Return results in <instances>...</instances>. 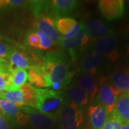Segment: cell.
Segmentation results:
<instances>
[{
  "label": "cell",
  "mask_w": 129,
  "mask_h": 129,
  "mask_svg": "<svg viewBox=\"0 0 129 129\" xmlns=\"http://www.w3.org/2000/svg\"><path fill=\"white\" fill-rule=\"evenodd\" d=\"M41 69L46 88L55 83H59L63 88L70 82L73 76L70 60L65 54L59 51L45 54L42 58Z\"/></svg>",
  "instance_id": "6da1fadb"
},
{
  "label": "cell",
  "mask_w": 129,
  "mask_h": 129,
  "mask_svg": "<svg viewBox=\"0 0 129 129\" xmlns=\"http://www.w3.org/2000/svg\"><path fill=\"white\" fill-rule=\"evenodd\" d=\"M35 108L45 115L57 120L58 114L68 101L65 93L52 89L36 88Z\"/></svg>",
  "instance_id": "7a4b0ae2"
},
{
  "label": "cell",
  "mask_w": 129,
  "mask_h": 129,
  "mask_svg": "<svg viewBox=\"0 0 129 129\" xmlns=\"http://www.w3.org/2000/svg\"><path fill=\"white\" fill-rule=\"evenodd\" d=\"M57 123L60 129H85L82 108L68 101L58 114Z\"/></svg>",
  "instance_id": "3957f363"
},
{
  "label": "cell",
  "mask_w": 129,
  "mask_h": 129,
  "mask_svg": "<svg viewBox=\"0 0 129 129\" xmlns=\"http://www.w3.org/2000/svg\"><path fill=\"white\" fill-rule=\"evenodd\" d=\"M0 113L6 118L11 125L21 126L29 123L27 115L22 108L6 100L0 99Z\"/></svg>",
  "instance_id": "277c9868"
},
{
  "label": "cell",
  "mask_w": 129,
  "mask_h": 129,
  "mask_svg": "<svg viewBox=\"0 0 129 129\" xmlns=\"http://www.w3.org/2000/svg\"><path fill=\"white\" fill-rule=\"evenodd\" d=\"M28 118V124L34 129H57V120L29 106L21 107Z\"/></svg>",
  "instance_id": "5b68a950"
},
{
  "label": "cell",
  "mask_w": 129,
  "mask_h": 129,
  "mask_svg": "<svg viewBox=\"0 0 129 129\" xmlns=\"http://www.w3.org/2000/svg\"><path fill=\"white\" fill-rule=\"evenodd\" d=\"M119 90L111 83H103L98 88L95 101L104 107L108 115L114 111L116 102L120 95Z\"/></svg>",
  "instance_id": "8992f818"
},
{
  "label": "cell",
  "mask_w": 129,
  "mask_h": 129,
  "mask_svg": "<svg viewBox=\"0 0 129 129\" xmlns=\"http://www.w3.org/2000/svg\"><path fill=\"white\" fill-rule=\"evenodd\" d=\"M118 41L113 35L103 37L98 40L92 45V52L102 57L116 60L118 57Z\"/></svg>",
  "instance_id": "52a82bcc"
},
{
  "label": "cell",
  "mask_w": 129,
  "mask_h": 129,
  "mask_svg": "<svg viewBox=\"0 0 129 129\" xmlns=\"http://www.w3.org/2000/svg\"><path fill=\"white\" fill-rule=\"evenodd\" d=\"M81 24L90 39L98 40L114 34V31L99 19L89 17Z\"/></svg>",
  "instance_id": "ba28073f"
},
{
  "label": "cell",
  "mask_w": 129,
  "mask_h": 129,
  "mask_svg": "<svg viewBox=\"0 0 129 129\" xmlns=\"http://www.w3.org/2000/svg\"><path fill=\"white\" fill-rule=\"evenodd\" d=\"M98 7L101 13L106 19L114 20L123 14L125 2L123 0H101Z\"/></svg>",
  "instance_id": "9c48e42d"
},
{
  "label": "cell",
  "mask_w": 129,
  "mask_h": 129,
  "mask_svg": "<svg viewBox=\"0 0 129 129\" xmlns=\"http://www.w3.org/2000/svg\"><path fill=\"white\" fill-rule=\"evenodd\" d=\"M90 41V38L81 24V28L76 35L70 38H62L60 45L62 48L69 52L70 55L75 57H76V51L87 45Z\"/></svg>",
  "instance_id": "30bf717a"
},
{
  "label": "cell",
  "mask_w": 129,
  "mask_h": 129,
  "mask_svg": "<svg viewBox=\"0 0 129 129\" xmlns=\"http://www.w3.org/2000/svg\"><path fill=\"white\" fill-rule=\"evenodd\" d=\"M108 115L104 107L95 101L88 108V126L92 129H102Z\"/></svg>",
  "instance_id": "8fae6325"
},
{
  "label": "cell",
  "mask_w": 129,
  "mask_h": 129,
  "mask_svg": "<svg viewBox=\"0 0 129 129\" xmlns=\"http://www.w3.org/2000/svg\"><path fill=\"white\" fill-rule=\"evenodd\" d=\"M12 70L14 69H31L37 66L42 61L36 62V60L32 59L22 49H16L12 51L8 57Z\"/></svg>",
  "instance_id": "7c38bea8"
},
{
  "label": "cell",
  "mask_w": 129,
  "mask_h": 129,
  "mask_svg": "<svg viewBox=\"0 0 129 129\" xmlns=\"http://www.w3.org/2000/svg\"><path fill=\"white\" fill-rule=\"evenodd\" d=\"M78 5L79 2L75 0H53L49 17L53 19L65 17L73 13Z\"/></svg>",
  "instance_id": "4fadbf2b"
},
{
  "label": "cell",
  "mask_w": 129,
  "mask_h": 129,
  "mask_svg": "<svg viewBox=\"0 0 129 129\" xmlns=\"http://www.w3.org/2000/svg\"><path fill=\"white\" fill-rule=\"evenodd\" d=\"M54 22L57 31L62 35L63 38H70L76 35L81 28V23L69 17H59Z\"/></svg>",
  "instance_id": "5bb4252c"
},
{
  "label": "cell",
  "mask_w": 129,
  "mask_h": 129,
  "mask_svg": "<svg viewBox=\"0 0 129 129\" xmlns=\"http://www.w3.org/2000/svg\"><path fill=\"white\" fill-rule=\"evenodd\" d=\"M37 29L44 33L45 35L50 39L52 43L55 45H60L62 37L57 31L55 27L54 19L49 16L42 17L36 22Z\"/></svg>",
  "instance_id": "9a60e30c"
},
{
  "label": "cell",
  "mask_w": 129,
  "mask_h": 129,
  "mask_svg": "<svg viewBox=\"0 0 129 129\" xmlns=\"http://www.w3.org/2000/svg\"><path fill=\"white\" fill-rule=\"evenodd\" d=\"M104 58L95 53H90L85 55L80 62V68L83 73L94 75L99 72L104 65Z\"/></svg>",
  "instance_id": "2e32d148"
},
{
  "label": "cell",
  "mask_w": 129,
  "mask_h": 129,
  "mask_svg": "<svg viewBox=\"0 0 129 129\" xmlns=\"http://www.w3.org/2000/svg\"><path fill=\"white\" fill-rule=\"evenodd\" d=\"M68 101L80 108H85L89 103V96L76 84H71L68 87L65 92Z\"/></svg>",
  "instance_id": "e0dca14e"
},
{
  "label": "cell",
  "mask_w": 129,
  "mask_h": 129,
  "mask_svg": "<svg viewBox=\"0 0 129 129\" xmlns=\"http://www.w3.org/2000/svg\"><path fill=\"white\" fill-rule=\"evenodd\" d=\"M77 85L88 94L90 100L93 101L98 92V86L93 76L88 73H82L78 80Z\"/></svg>",
  "instance_id": "ac0fdd59"
},
{
  "label": "cell",
  "mask_w": 129,
  "mask_h": 129,
  "mask_svg": "<svg viewBox=\"0 0 129 129\" xmlns=\"http://www.w3.org/2000/svg\"><path fill=\"white\" fill-rule=\"evenodd\" d=\"M109 79L111 85L117 88L120 93L129 96V70L115 71Z\"/></svg>",
  "instance_id": "d6986e66"
},
{
  "label": "cell",
  "mask_w": 129,
  "mask_h": 129,
  "mask_svg": "<svg viewBox=\"0 0 129 129\" xmlns=\"http://www.w3.org/2000/svg\"><path fill=\"white\" fill-rule=\"evenodd\" d=\"M27 80V72L26 70H13L10 73L9 87L7 91H14L20 89L26 83Z\"/></svg>",
  "instance_id": "ffe728a7"
},
{
  "label": "cell",
  "mask_w": 129,
  "mask_h": 129,
  "mask_svg": "<svg viewBox=\"0 0 129 129\" xmlns=\"http://www.w3.org/2000/svg\"><path fill=\"white\" fill-rule=\"evenodd\" d=\"M42 63V60L37 66L29 70V72L27 73L29 83L32 86H35L36 88H46V83L41 69Z\"/></svg>",
  "instance_id": "44dd1931"
},
{
  "label": "cell",
  "mask_w": 129,
  "mask_h": 129,
  "mask_svg": "<svg viewBox=\"0 0 129 129\" xmlns=\"http://www.w3.org/2000/svg\"><path fill=\"white\" fill-rule=\"evenodd\" d=\"M115 112L123 121V123L129 122V96L120 93L115 104Z\"/></svg>",
  "instance_id": "7402d4cb"
},
{
  "label": "cell",
  "mask_w": 129,
  "mask_h": 129,
  "mask_svg": "<svg viewBox=\"0 0 129 129\" xmlns=\"http://www.w3.org/2000/svg\"><path fill=\"white\" fill-rule=\"evenodd\" d=\"M29 5L35 17L40 18L50 11L52 1H29Z\"/></svg>",
  "instance_id": "603a6c76"
},
{
  "label": "cell",
  "mask_w": 129,
  "mask_h": 129,
  "mask_svg": "<svg viewBox=\"0 0 129 129\" xmlns=\"http://www.w3.org/2000/svg\"><path fill=\"white\" fill-rule=\"evenodd\" d=\"M24 43L32 49L40 50V39L37 29H30L26 32L24 38Z\"/></svg>",
  "instance_id": "cb8c5ba5"
},
{
  "label": "cell",
  "mask_w": 129,
  "mask_h": 129,
  "mask_svg": "<svg viewBox=\"0 0 129 129\" xmlns=\"http://www.w3.org/2000/svg\"><path fill=\"white\" fill-rule=\"evenodd\" d=\"M123 124V121L117 115L115 111H113L108 115L106 123L104 124L102 129H121Z\"/></svg>",
  "instance_id": "d4e9b609"
},
{
  "label": "cell",
  "mask_w": 129,
  "mask_h": 129,
  "mask_svg": "<svg viewBox=\"0 0 129 129\" xmlns=\"http://www.w3.org/2000/svg\"><path fill=\"white\" fill-rule=\"evenodd\" d=\"M14 50L12 45L0 42V58L8 59L10 54Z\"/></svg>",
  "instance_id": "484cf974"
},
{
  "label": "cell",
  "mask_w": 129,
  "mask_h": 129,
  "mask_svg": "<svg viewBox=\"0 0 129 129\" xmlns=\"http://www.w3.org/2000/svg\"><path fill=\"white\" fill-rule=\"evenodd\" d=\"M38 33H39L40 39V50H49L52 47V42L51 41L50 39L47 37V35H45L44 33H42V32L39 31V30H38Z\"/></svg>",
  "instance_id": "4316f807"
},
{
  "label": "cell",
  "mask_w": 129,
  "mask_h": 129,
  "mask_svg": "<svg viewBox=\"0 0 129 129\" xmlns=\"http://www.w3.org/2000/svg\"><path fill=\"white\" fill-rule=\"evenodd\" d=\"M9 73H0V90L2 91H7L9 87Z\"/></svg>",
  "instance_id": "83f0119b"
},
{
  "label": "cell",
  "mask_w": 129,
  "mask_h": 129,
  "mask_svg": "<svg viewBox=\"0 0 129 129\" xmlns=\"http://www.w3.org/2000/svg\"><path fill=\"white\" fill-rule=\"evenodd\" d=\"M12 71V70L9 60L5 58H0V73L10 74Z\"/></svg>",
  "instance_id": "f1b7e54d"
},
{
  "label": "cell",
  "mask_w": 129,
  "mask_h": 129,
  "mask_svg": "<svg viewBox=\"0 0 129 129\" xmlns=\"http://www.w3.org/2000/svg\"><path fill=\"white\" fill-rule=\"evenodd\" d=\"M11 126L9 121L0 113V129H11Z\"/></svg>",
  "instance_id": "f546056e"
},
{
  "label": "cell",
  "mask_w": 129,
  "mask_h": 129,
  "mask_svg": "<svg viewBox=\"0 0 129 129\" xmlns=\"http://www.w3.org/2000/svg\"><path fill=\"white\" fill-rule=\"evenodd\" d=\"M121 129H129V122L124 123V124H123Z\"/></svg>",
  "instance_id": "4dcf8cb0"
},
{
  "label": "cell",
  "mask_w": 129,
  "mask_h": 129,
  "mask_svg": "<svg viewBox=\"0 0 129 129\" xmlns=\"http://www.w3.org/2000/svg\"><path fill=\"white\" fill-rule=\"evenodd\" d=\"M127 55H128V56L129 57V44L128 45V47H127Z\"/></svg>",
  "instance_id": "1f68e13d"
},
{
  "label": "cell",
  "mask_w": 129,
  "mask_h": 129,
  "mask_svg": "<svg viewBox=\"0 0 129 129\" xmlns=\"http://www.w3.org/2000/svg\"><path fill=\"white\" fill-rule=\"evenodd\" d=\"M2 94H3V91L0 90V99H2Z\"/></svg>",
  "instance_id": "d6a6232c"
},
{
  "label": "cell",
  "mask_w": 129,
  "mask_h": 129,
  "mask_svg": "<svg viewBox=\"0 0 129 129\" xmlns=\"http://www.w3.org/2000/svg\"><path fill=\"white\" fill-rule=\"evenodd\" d=\"M85 129H92V128H91L90 127H89V126H88V128H85Z\"/></svg>",
  "instance_id": "836d02e7"
},
{
  "label": "cell",
  "mask_w": 129,
  "mask_h": 129,
  "mask_svg": "<svg viewBox=\"0 0 129 129\" xmlns=\"http://www.w3.org/2000/svg\"><path fill=\"white\" fill-rule=\"evenodd\" d=\"M1 39H2V37H1V36H0V40H1Z\"/></svg>",
  "instance_id": "e575fe53"
}]
</instances>
